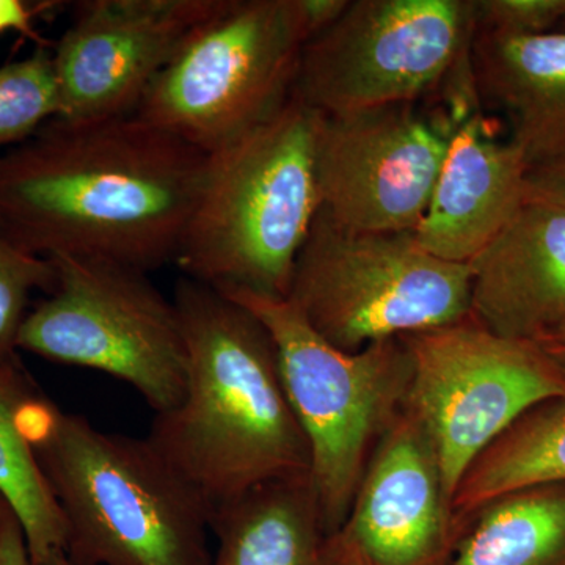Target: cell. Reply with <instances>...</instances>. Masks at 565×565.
I'll return each instance as SVG.
<instances>
[{
  "label": "cell",
  "mask_w": 565,
  "mask_h": 565,
  "mask_svg": "<svg viewBox=\"0 0 565 565\" xmlns=\"http://www.w3.org/2000/svg\"><path fill=\"white\" fill-rule=\"evenodd\" d=\"M207 154L139 115L55 118L0 152V230L41 258L174 263Z\"/></svg>",
  "instance_id": "6da1fadb"
},
{
  "label": "cell",
  "mask_w": 565,
  "mask_h": 565,
  "mask_svg": "<svg viewBox=\"0 0 565 565\" xmlns=\"http://www.w3.org/2000/svg\"><path fill=\"white\" fill-rule=\"evenodd\" d=\"M173 302L188 345V384L154 416L148 440L212 514L256 487L310 475V448L282 386L273 337L252 311L182 277Z\"/></svg>",
  "instance_id": "7a4b0ae2"
},
{
  "label": "cell",
  "mask_w": 565,
  "mask_h": 565,
  "mask_svg": "<svg viewBox=\"0 0 565 565\" xmlns=\"http://www.w3.org/2000/svg\"><path fill=\"white\" fill-rule=\"evenodd\" d=\"M22 426L65 520L71 565H211V509L148 440L106 433L40 392Z\"/></svg>",
  "instance_id": "3957f363"
},
{
  "label": "cell",
  "mask_w": 565,
  "mask_h": 565,
  "mask_svg": "<svg viewBox=\"0 0 565 565\" xmlns=\"http://www.w3.org/2000/svg\"><path fill=\"white\" fill-rule=\"evenodd\" d=\"M321 114L297 98L247 136L207 154L174 263L222 294L286 299L321 211L316 140Z\"/></svg>",
  "instance_id": "277c9868"
},
{
  "label": "cell",
  "mask_w": 565,
  "mask_h": 565,
  "mask_svg": "<svg viewBox=\"0 0 565 565\" xmlns=\"http://www.w3.org/2000/svg\"><path fill=\"white\" fill-rule=\"evenodd\" d=\"M273 337L286 396L310 448V479L323 526L334 535L351 512L375 446L405 408L414 362L404 338L349 353L308 326L291 300L223 294Z\"/></svg>",
  "instance_id": "5b68a950"
},
{
  "label": "cell",
  "mask_w": 565,
  "mask_h": 565,
  "mask_svg": "<svg viewBox=\"0 0 565 565\" xmlns=\"http://www.w3.org/2000/svg\"><path fill=\"white\" fill-rule=\"evenodd\" d=\"M307 41L297 0H218L136 115L214 154L291 102Z\"/></svg>",
  "instance_id": "8992f818"
},
{
  "label": "cell",
  "mask_w": 565,
  "mask_h": 565,
  "mask_svg": "<svg viewBox=\"0 0 565 565\" xmlns=\"http://www.w3.org/2000/svg\"><path fill=\"white\" fill-rule=\"evenodd\" d=\"M470 264L424 250L411 232H352L319 211L286 299L327 343L355 353L471 315Z\"/></svg>",
  "instance_id": "52a82bcc"
},
{
  "label": "cell",
  "mask_w": 565,
  "mask_h": 565,
  "mask_svg": "<svg viewBox=\"0 0 565 565\" xmlns=\"http://www.w3.org/2000/svg\"><path fill=\"white\" fill-rule=\"evenodd\" d=\"M54 289L22 323L18 351L131 385L158 414L181 403L188 345L180 311L141 273L98 258H51Z\"/></svg>",
  "instance_id": "ba28073f"
},
{
  "label": "cell",
  "mask_w": 565,
  "mask_h": 565,
  "mask_svg": "<svg viewBox=\"0 0 565 565\" xmlns=\"http://www.w3.org/2000/svg\"><path fill=\"white\" fill-rule=\"evenodd\" d=\"M475 0H351L305 44L294 98L322 115L423 103L471 63Z\"/></svg>",
  "instance_id": "9c48e42d"
},
{
  "label": "cell",
  "mask_w": 565,
  "mask_h": 565,
  "mask_svg": "<svg viewBox=\"0 0 565 565\" xmlns=\"http://www.w3.org/2000/svg\"><path fill=\"white\" fill-rule=\"evenodd\" d=\"M403 338L414 362L405 407L429 435L452 498L516 419L565 396L564 374L534 341L500 337L473 315Z\"/></svg>",
  "instance_id": "30bf717a"
},
{
  "label": "cell",
  "mask_w": 565,
  "mask_h": 565,
  "mask_svg": "<svg viewBox=\"0 0 565 565\" xmlns=\"http://www.w3.org/2000/svg\"><path fill=\"white\" fill-rule=\"evenodd\" d=\"M479 102L473 87L448 93L446 106L390 104L322 115L316 177L322 210L352 232L414 233L422 223L457 121Z\"/></svg>",
  "instance_id": "8fae6325"
},
{
  "label": "cell",
  "mask_w": 565,
  "mask_h": 565,
  "mask_svg": "<svg viewBox=\"0 0 565 565\" xmlns=\"http://www.w3.org/2000/svg\"><path fill=\"white\" fill-rule=\"evenodd\" d=\"M218 0H84L54 44L61 117L95 121L136 114L156 77Z\"/></svg>",
  "instance_id": "7c38bea8"
},
{
  "label": "cell",
  "mask_w": 565,
  "mask_h": 565,
  "mask_svg": "<svg viewBox=\"0 0 565 565\" xmlns=\"http://www.w3.org/2000/svg\"><path fill=\"white\" fill-rule=\"evenodd\" d=\"M462 530L433 441L405 407L375 446L333 537L371 565H448Z\"/></svg>",
  "instance_id": "4fadbf2b"
},
{
  "label": "cell",
  "mask_w": 565,
  "mask_h": 565,
  "mask_svg": "<svg viewBox=\"0 0 565 565\" xmlns=\"http://www.w3.org/2000/svg\"><path fill=\"white\" fill-rule=\"evenodd\" d=\"M527 172L522 151L493 132L481 102L471 104L457 121L416 241L437 258L470 264L525 204Z\"/></svg>",
  "instance_id": "5bb4252c"
},
{
  "label": "cell",
  "mask_w": 565,
  "mask_h": 565,
  "mask_svg": "<svg viewBox=\"0 0 565 565\" xmlns=\"http://www.w3.org/2000/svg\"><path fill=\"white\" fill-rule=\"evenodd\" d=\"M471 267V315L490 332L535 341L565 327V207L525 202Z\"/></svg>",
  "instance_id": "9a60e30c"
},
{
  "label": "cell",
  "mask_w": 565,
  "mask_h": 565,
  "mask_svg": "<svg viewBox=\"0 0 565 565\" xmlns=\"http://www.w3.org/2000/svg\"><path fill=\"white\" fill-rule=\"evenodd\" d=\"M471 70L479 102L503 115L530 170L565 162V32H476Z\"/></svg>",
  "instance_id": "2e32d148"
},
{
  "label": "cell",
  "mask_w": 565,
  "mask_h": 565,
  "mask_svg": "<svg viewBox=\"0 0 565 565\" xmlns=\"http://www.w3.org/2000/svg\"><path fill=\"white\" fill-rule=\"evenodd\" d=\"M211 565H344L323 526L310 475L267 482L211 519Z\"/></svg>",
  "instance_id": "e0dca14e"
},
{
  "label": "cell",
  "mask_w": 565,
  "mask_h": 565,
  "mask_svg": "<svg viewBox=\"0 0 565 565\" xmlns=\"http://www.w3.org/2000/svg\"><path fill=\"white\" fill-rule=\"evenodd\" d=\"M448 565H565V484L530 487L476 509Z\"/></svg>",
  "instance_id": "ac0fdd59"
},
{
  "label": "cell",
  "mask_w": 565,
  "mask_h": 565,
  "mask_svg": "<svg viewBox=\"0 0 565 565\" xmlns=\"http://www.w3.org/2000/svg\"><path fill=\"white\" fill-rule=\"evenodd\" d=\"M565 484V396L535 405L471 463L457 487L459 519L494 498L530 487Z\"/></svg>",
  "instance_id": "d6986e66"
},
{
  "label": "cell",
  "mask_w": 565,
  "mask_h": 565,
  "mask_svg": "<svg viewBox=\"0 0 565 565\" xmlns=\"http://www.w3.org/2000/svg\"><path fill=\"white\" fill-rule=\"evenodd\" d=\"M35 393L20 362L0 366V498L20 520L32 564L66 546L61 508L22 426V411Z\"/></svg>",
  "instance_id": "ffe728a7"
},
{
  "label": "cell",
  "mask_w": 565,
  "mask_h": 565,
  "mask_svg": "<svg viewBox=\"0 0 565 565\" xmlns=\"http://www.w3.org/2000/svg\"><path fill=\"white\" fill-rule=\"evenodd\" d=\"M61 117V95L50 46L0 66V152L31 139Z\"/></svg>",
  "instance_id": "44dd1931"
},
{
  "label": "cell",
  "mask_w": 565,
  "mask_h": 565,
  "mask_svg": "<svg viewBox=\"0 0 565 565\" xmlns=\"http://www.w3.org/2000/svg\"><path fill=\"white\" fill-rule=\"evenodd\" d=\"M57 280L52 259L25 252L0 230V366L20 362L18 338L32 294H50Z\"/></svg>",
  "instance_id": "7402d4cb"
},
{
  "label": "cell",
  "mask_w": 565,
  "mask_h": 565,
  "mask_svg": "<svg viewBox=\"0 0 565 565\" xmlns=\"http://www.w3.org/2000/svg\"><path fill=\"white\" fill-rule=\"evenodd\" d=\"M476 32L534 36L565 21V0H475Z\"/></svg>",
  "instance_id": "603a6c76"
},
{
  "label": "cell",
  "mask_w": 565,
  "mask_h": 565,
  "mask_svg": "<svg viewBox=\"0 0 565 565\" xmlns=\"http://www.w3.org/2000/svg\"><path fill=\"white\" fill-rule=\"evenodd\" d=\"M54 3L24 2V0H0V35L17 32L25 39L35 41L36 47L50 46L43 36L36 32L35 21L41 11L52 9Z\"/></svg>",
  "instance_id": "cb8c5ba5"
},
{
  "label": "cell",
  "mask_w": 565,
  "mask_h": 565,
  "mask_svg": "<svg viewBox=\"0 0 565 565\" xmlns=\"http://www.w3.org/2000/svg\"><path fill=\"white\" fill-rule=\"evenodd\" d=\"M0 565H32L20 520L2 498H0Z\"/></svg>",
  "instance_id": "d4e9b609"
},
{
  "label": "cell",
  "mask_w": 565,
  "mask_h": 565,
  "mask_svg": "<svg viewBox=\"0 0 565 565\" xmlns=\"http://www.w3.org/2000/svg\"><path fill=\"white\" fill-rule=\"evenodd\" d=\"M525 202H544L565 207V162L530 170Z\"/></svg>",
  "instance_id": "484cf974"
},
{
  "label": "cell",
  "mask_w": 565,
  "mask_h": 565,
  "mask_svg": "<svg viewBox=\"0 0 565 565\" xmlns=\"http://www.w3.org/2000/svg\"><path fill=\"white\" fill-rule=\"evenodd\" d=\"M349 2L351 0H297L308 41L326 32L330 25L340 20Z\"/></svg>",
  "instance_id": "4316f807"
},
{
  "label": "cell",
  "mask_w": 565,
  "mask_h": 565,
  "mask_svg": "<svg viewBox=\"0 0 565 565\" xmlns=\"http://www.w3.org/2000/svg\"><path fill=\"white\" fill-rule=\"evenodd\" d=\"M539 348L548 355V359L559 367L561 373L565 377V327L555 330V332L546 333L544 337L534 341Z\"/></svg>",
  "instance_id": "83f0119b"
},
{
  "label": "cell",
  "mask_w": 565,
  "mask_h": 565,
  "mask_svg": "<svg viewBox=\"0 0 565 565\" xmlns=\"http://www.w3.org/2000/svg\"><path fill=\"white\" fill-rule=\"evenodd\" d=\"M334 548H337L338 556L344 565H371L356 550L351 546L341 545L340 542L332 535Z\"/></svg>",
  "instance_id": "f1b7e54d"
},
{
  "label": "cell",
  "mask_w": 565,
  "mask_h": 565,
  "mask_svg": "<svg viewBox=\"0 0 565 565\" xmlns=\"http://www.w3.org/2000/svg\"><path fill=\"white\" fill-rule=\"evenodd\" d=\"M32 565H71L65 552H52L36 564Z\"/></svg>",
  "instance_id": "f546056e"
},
{
  "label": "cell",
  "mask_w": 565,
  "mask_h": 565,
  "mask_svg": "<svg viewBox=\"0 0 565 565\" xmlns=\"http://www.w3.org/2000/svg\"><path fill=\"white\" fill-rule=\"evenodd\" d=\"M557 31L565 32V21L563 22V24L559 25V29H557Z\"/></svg>",
  "instance_id": "4dcf8cb0"
}]
</instances>
